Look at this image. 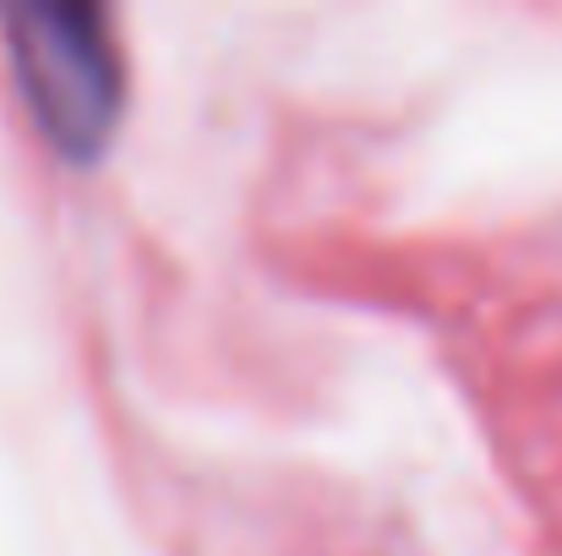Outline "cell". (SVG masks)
Listing matches in <instances>:
<instances>
[{"label": "cell", "mask_w": 562, "mask_h": 556, "mask_svg": "<svg viewBox=\"0 0 562 556\" xmlns=\"http://www.w3.org/2000/svg\"><path fill=\"white\" fill-rule=\"evenodd\" d=\"M5 60L44 143L88 164L110 148L126 110V60L104 5H0Z\"/></svg>", "instance_id": "1"}]
</instances>
